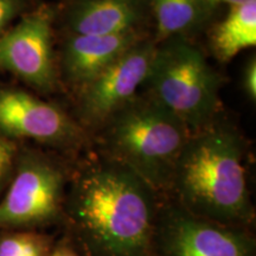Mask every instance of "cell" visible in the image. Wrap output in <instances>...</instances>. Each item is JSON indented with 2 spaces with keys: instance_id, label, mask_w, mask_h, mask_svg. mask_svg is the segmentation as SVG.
<instances>
[{
  "instance_id": "19",
  "label": "cell",
  "mask_w": 256,
  "mask_h": 256,
  "mask_svg": "<svg viewBox=\"0 0 256 256\" xmlns=\"http://www.w3.org/2000/svg\"><path fill=\"white\" fill-rule=\"evenodd\" d=\"M50 256H80L78 252L74 249L72 246H60L55 250L51 252Z\"/></svg>"
},
{
  "instance_id": "8",
  "label": "cell",
  "mask_w": 256,
  "mask_h": 256,
  "mask_svg": "<svg viewBox=\"0 0 256 256\" xmlns=\"http://www.w3.org/2000/svg\"><path fill=\"white\" fill-rule=\"evenodd\" d=\"M52 10L40 6L0 36V68L44 92L55 90Z\"/></svg>"
},
{
  "instance_id": "17",
  "label": "cell",
  "mask_w": 256,
  "mask_h": 256,
  "mask_svg": "<svg viewBox=\"0 0 256 256\" xmlns=\"http://www.w3.org/2000/svg\"><path fill=\"white\" fill-rule=\"evenodd\" d=\"M243 88L247 92L249 100L254 102L256 100V60L252 57L248 60L243 75Z\"/></svg>"
},
{
  "instance_id": "14",
  "label": "cell",
  "mask_w": 256,
  "mask_h": 256,
  "mask_svg": "<svg viewBox=\"0 0 256 256\" xmlns=\"http://www.w3.org/2000/svg\"><path fill=\"white\" fill-rule=\"evenodd\" d=\"M49 244L42 235L12 232L0 238V256H48Z\"/></svg>"
},
{
  "instance_id": "3",
  "label": "cell",
  "mask_w": 256,
  "mask_h": 256,
  "mask_svg": "<svg viewBox=\"0 0 256 256\" xmlns=\"http://www.w3.org/2000/svg\"><path fill=\"white\" fill-rule=\"evenodd\" d=\"M100 130L102 156L126 166L156 192L168 188L192 132L152 96L138 95Z\"/></svg>"
},
{
  "instance_id": "13",
  "label": "cell",
  "mask_w": 256,
  "mask_h": 256,
  "mask_svg": "<svg viewBox=\"0 0 256 256\" xmlns=\"http://www.w3.org/2000/svg\"><path fill=\"white\" fill-rule=\"evenodd\" d=\"M256 46V0L229 8L211 34V48L220 62H228L242 50Z\"/></svg>"
},
{
  "instance_id": "15",
  "label": "cell",
  "mask_w": 256,
  "mask_h": 256,
  "mask_svg": "<svg viewBox=\"0 0 256 256\" xmlns=\"http://www.w3.org/2000/svg\"><path fill=\"white\" fill-rule=\"evenodd\" d=\"M26 8L25 0H0V36L8 28L11 22Z\"/></svg>"
},
{
  "instance_id": "1",
  "label": "cell",
  "mask_w": 256,
  "mask_h": 256,
  "mask_svg": "<svg viewBox=\"0 0 256 256\" xmlns=\"http://www.w3.org/2000/svg\"><path fill=\"white\" fill-rule=\"evenodd\" d=\"M156 194L126 166L102 156L74 176L63 215L88 256H153Z\"/></svg>"
},
{
  "instance_id": "4",
  "label": "cell",
  "mask_w": 256,
  "mask_h": 256,
  "mask_svg": "<svg viewBox=\"0 0 256 256\" xmlns=\"http://www.w3.org/2000/svg\"><path fill=\"white\" fill-rule=\"evenodd\" d=\"M222 80L188 38L156 43L145 86L147 94L185 124L192 133L216 121Z\"/></svg>"
},
{
  "instance_id": "6",
  "label": "cell",
  "mask_w": 256,
  "mask_h": 256,
  "mask_svg": "<svg viewBox=\"0 0 256 256\" xmlns=\"http://www.w3.org/2000/svg\"><path fill=\"white\" fill-rule=\"evenodd\" d=\"M66 186L58 164L46 156H26L0 202V229L55 222L63 216Z\"/></svg>"
},
{
  "instance_id": "16",
  "label": "cell",
  "mask_w": 256,
  "mask_h": 256,
  "mask_svg": "<svg viewBox=\"0 0 256 256\" xmlns=\"http://www.w3.org/2000/svg\"><path fill=\"white\" fill-rule=\"evenodd\" d=\"M16 156L14 144L0 134V188L8 177Z\"/></svg>"
},
{
  "instance_id": "7",
  "label": "cell",
  "mask_w": 256,
  "mask_h": 256,
  "mask_svg": "<svg viewBox=\"0 0 256 256\" xmlns=\"http://www.w3.org/2000/svg\"><path fill=\"white\" fill-rule=\"evenodd\" d=\"M156 43L144 37L78 89V113L83 124L98 130L138 96L145 86Z\"/></svg>"
},
{
  "instance_id": "2",
  "label": "cell",
  "mask_w": 256,
  "mask_h": 256,
  "mask_svg": "<svg viewBox=\"0 0 256 256\" xmlns=\"http://www.w3.org/2000/svg\"><path fill=\"white\" fill-rule=\"evenodd\" d=\"M243 159L240 134L215 121L188 138L168 190L192 215L243 228L254 216Z\"/></svg>"
},
{
  "instance_id": "10",
  "label": "cell",
  "mask_w": 256,
  "mask_h": 256,
  "mask_svg": "<svg viewBox=\"0 0 256 256\" xmlns=\"http://www.w3.org/2000/svg\"><path fill=\"white\" fill-rule=\"evenodd\" d=\"M150 16L147 0H70L64 24L69 34L110 36L142 30Z\"/></svg>"
},
{
  "instance_id": "5",
  "label": "cell",
  "mask_w": 256,
  "mask_h": 256,
  "mask_svg": "<svg viewBox=\"0 0 256 256\" xmlns=\"http://www.w3.org/2000/svg\"><path fill=\"white\" fill-rule=\"evenodd\" d=\"M153 255L255 256V241L243 228L202 218L172 204L159 210Z\"/></svg>"
},
{
  "instance_id": "18",
  "label": "cell",
  "mask_w": 256,
  "mask_h": 256,
  "mask_svg": "<svg viewBox=\"0 0 256 256\" xmlns=\"http://www.w3.org/2000/svg\"><path fill=\"white\" fill-rule=\"evenodd\" d=\"M202 2L209 6V8L216 10L218 6H222V5H226L229 6V8H232V6L246 2L247 0H202Z\"/></svg>"
},
{
  "instance_id": "11",
  "label": "cell",
  "mask_w": 256,
  "mask_h": 256,
  "mask_svg": "<svg viewBox=\"0 0 256 256\" xmlns=\"http://www.w3.org/2000/svg\"><path fill=\"white\" fill-rule=\"evenodd\" d=\"M144 37L142 30L110 36L69 34L60 54L63 76L69 84L80 89Z\"/></svg>"
},
{
  "instance_id": "9",
  "label": "cell",
  "mask_w": 256,
  "mask_h": 256,
  "mask_svg": "<svg viewBox=\"0 0 256 256\" xmlns=\"http://www.w3.org/2000/svg\"><path fill=\"white\" fill-rule=\"evenodd\" d=\"M0 134L54 146L82 142V127L63 110L19 89H0Z\"/></svg>"
},
{
  "instance_id": "12",
  "label": "cell",
  "mask_w": 256,
  "mask_h": 256,
  "mask_svg": "<svg viewBox=\"0 0 256 256\" xmlns=\"http://www.w3.org/2000/svg\"><path fill=\"white\" fill-rule=\"evenodd\" d=\"M156 26V43L188 38L209 23L216 10L202 0H147Z\"/></svg>"
}]
</instances>
